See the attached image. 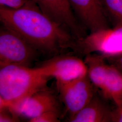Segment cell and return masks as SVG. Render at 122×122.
<instances>
[{
    "mask_svg": "<svg viewBox=\"0 0 122 122\" xmlns=\"http://www.w3.org/2000/svg\"><path fill=\"white\" fill-rule=\"evenodd\" d=\"M0 20L40 53L53 56L74 48L76 39L70 31L44 14L33 1L18 9L0 6Z\"/></svg>",
    "mask_w": 122,
    "mask_h": 122,
    "instance_id": "1",
    "label": "cell"
},
{
    "mask_svg": "<svg viewBox=\"0 0 122 122\" xmlns=\"http://www.w3.org/2000/svg\"><path fill=\"white\" fill-rule=\"evenodd\" d=\"M49 79L39 67L9 65L0 67V108L19 103L46 87Z\"/></svg>",
    "mask_w": 122,
    "mask_h": 122,
    "instance_id": "2",
    "label": "cell"
},
{
    "mask_svg": "<svg viewBox=\"0 0 122 122\" xmlns=\"http://www.w3.org/2000/svg\"><path fill=\"white\" fill-rule=\"evenodd\" d=\"M81 55L96 53L106 58L122 55V25L101 30L76 39L73 50Z\"/></svg>",
    "mask_w": 122,
    "mask_h": 122,
    "instance_id": "3",
    "label": "cell"
},
{
    "mask_svg": "<svg viewBox=\"0 0 122 122\" xmlns=\"http://www.w3.org/2000/svg\"><path fill=\"white\" fill-rule=\"evenodd\" d=\"M40 53L20 36L5 26L0 30V67L9 65L30 66Z\"/></svg>",
    "mask_w": 122,
    "mask_h": 122,
    "instance_id": "4",
    "label": "cell"
},
{
    "mask_svg": "<svg viewBox=\"0 0 122 122\" xmlns=\"http://www.w3.org/2000/svg\"><path fill=\"white\" fill-rule=\"evenodd\" d=\"M38 67L48 78L55 79L57 86L87 74V67L84 60L63 53L52 56Z\"/></svg>",
    "mask_w": 122,
    "mask_h": 122,
    "instance_id": "5",
    "label": "cell"
},
{
    "mask_svg": "<svg viewBox=\"0 0 122 122\" xmlns=\"http://www.w3.org/2000/svg\"><path fill=\"white\" fill-rule=\"evenodd\" d=\"M57 87L69 118L83 109L99 92L87 74Z\"/></svg>",
    "mask_w": 122,
    "mask_h": 122,
    "instance_id": "6",
    "label": "cell"
},
{
    "mask_svg": "<svg viewBox=\"0 0 122 122\" xmlns=\"http://www.w3.org/2000/svg\"><path fill=\"white\" fill-rule=\"evenodd\" d=\"M40 10L70 31L76 39L85 37L86 30L79 21L68 0H31Z\"/></svg>",
    "mask_w": 122,
    "mask_h": 122,
    "instance_id": "7",
    "label": "cell"
},
{
    "mask_svg": "<svg viewBox=\"0 0 122 122\" xmlns=\"http://www.w3.org/2000/svg\"><path fill=\"white\" fill-rule=\"evenodd\" d=\"M59 106L56 96L46 87L10 108L19 117L30 120L48 111H59Z\"/></svg>",
    "mask_w": 122,
    "mask_h": 122,
    "instance_id": "8",
    "label": "cell"
},
{
    "mask_svg": "<svg viewBox=\"0 0 122 122\" xmlns=\"http://www.w3.org/2000/svg\"><path fill=\"white\" fill-rule=\"evenodd\" d=\"M79 21L90 33L111 27L100 0H68Z\"/></svg>",
    "mask_w": 122,
    "mask_h": 122,
    "instance_id": "9",
    "label": "cell"
},
{
    "mask_svg": "<svg viewBox=\"0 0 122 122\" xmlns=\"http://www.w3.org/2000/svg\"><path fill=\"white\" fill-rule=\"evenodd\" d=\"M98 92L83 109L68 118L69 122H112L115 106Z\"/></svg>",
    "mask_w": 122,
    "mask_h": 122,
    "instance_id": "10",
    "label": "cell"
},
{
    "mask_svg": "<svg viewBox=\"0 0 122 122\" xmlns=\"http://www.w3.org/2000/svg\"><path fill=\"white\" fill-rule=\"evenodd\" d=\"M87 67V75L94 85L100 92L104 87L107 77L109 64L103 55L92 53L85 56L84 59Z\"/></svg>",
    "mask_w": 122,
    "mask_h": 122,
    "instance_id": "11",
    "label": "cell"
},
{
    "mask_svg": "<svg viewBox=\"0 0 122 122\" xmlns=\"http://www.w3.org/2000/svg\"><path fill=\"white\" fill-rule=\"evenodd\" d=\"M109 64L107 77L100 92L115 106H118L122 104V73L115 66Z\"/></svg>",
    "mask_w": 122,
    "mask_h": 122,
    "instance_id": "12",
    "label": "cell"
},
{
    "mask_svg": "<svg viewBox=\"0 0 122 122\" xmlns=\"http://www.w3.org/2000/svg\"><path fill=\"white\" fill-rule=\"evenodd\" d=\"M100 1L112 27L122 25V0H100Z\"/></svg>",
    "mask_w": 122,
    "mask_h": 122,
    "instance_id": "13",
    "label": "cell"
},
{
    "mask_svg": "<svg viewBox=\"0 0 122 122\" xmlns=\"http://www.w3.org/2000/svg\"><path fill=\"white\" fill-rule=\"evenodd\" d=\"M60 112L58 111H49L40 114L29 121L30 122H59Z\"/></svg>",
    "mask_w": 122,
    "mask_h": 122,
    "instance_id": "14",
    "label": "cell"
},
{
    "mask_svg": "<svg viewBox=\"0 0 122 122\" xmlns=\"http://www.w3.org/2000/svg\"><path fill=\"white\" fill-rule=\"evenodd\" d=\"M20 121V117L10 108H0V122H17Z\"/></svg>",
    "mask_w": 122,
    "mask_h": 122,
    "instance_id": "15",
    "label": "cell"
},
{
    "mask_svg": "<svg viewBox=\"0 0 122 122\" xmlns=\"http://www.w3.org/2000/svg\"><path fill=\"white\" fill-rule=\"evenodd\" d=\"M31 0H0V6L11 9H18L28 4Z\"/></svg>",
    "mask_w": 122,
    "mask_h": 122,
    "instance_id": "16",
    "label": "cell"
},
{
    "mask_svg": "<svg viewBox=\"0 0 122 122\" xmlns=\"http://www.w3.org/2000/svg\"><path fill=\"white\" fill-rule=\"evenodd\" d=\"M106 58L110 64L115 66L122 73V55L118 57Z\"/></svg>",
    "mask_w": 122,
    "mask_h": 122,
    "instance_id": "17",
    "label": "cell"
},
{
    "mask_svg": "<svg viewBox=\"0 0 122 122\" xmlns=\"http://www.w3.org/2000/svg\"><path fill=\"white\" fill-rule=\"evenodd\" d=\"M112 122H122V104L115 106L113 110Z\"/></svg>",
    "mask_w": 122,
    "mask_h": 122,
    "instance_id": "18",
    "label": "cell"
}]
</instances>
